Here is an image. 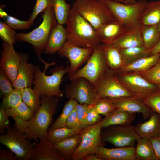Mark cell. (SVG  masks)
I'll return each mask as SVG.
<instances>
[{"instance_id": "91938a15", "label": "cell", "mask_w": 160, "mask_h": 160, "mask_svg": "<svg viewBox=\"0 0 160 160\" xmlns=\"http://www.w3.org/2000/svg\"><path fill=\"white\" fill-rule=\"evenodd\" d=\"M159 53L160 54V51L159 52Z\"/></svg>"}, {"instance_id": "6f0895ef", "label": "cell", "mask_w": 160, "mask_h": 160, "mask_svg": "<svg viewBox=\"0 0 160 160\" xmlns=\"http://www.w3.org/2000/svg\"><path fill=\"white\" fill-rule=\"evenodd\" d=\"M159 31L160 32V22L159 23Z\"/></svg>"}, {"instance_id": "6da1fadb", "label": "cell", "mask_w": 160, "mask_h": 160, "mask_svg": "<svg viewBox=\"0 0 160 160\" xmlns=\"http://www.w3.org/2000/svg\"><path fill=\"white\" fill-rule=\"evenodd\" d=\"M40 108L28 121V126L25 133L27 139L37 142L39 140H46L53 117L59 107L60 98L56 96H42Z\"/></svg>"}, {"instance_id": "816d5d0a", "label": "cell", "mask_w": 160, "mask_h": 160, "mask_svg": "<svg viewBox=\"0 0 160 160\" xmlns=\"http://www.w3.org/2000/svg\"><path fill=\"white\" fill-rule=\"evenodd\" d=\"M149 139L152 143L158 160H160V137L151 138Z\"/></svg>"}, {"instance_id": "bcb514c9", "label": "cell", "mask_w": 160, "mask_h": 160, "mask_svg": "<svg viewBox=\"0 0 160 160\" xmlns=\"http://www.w3.org/2000/svg\"><path fill=\"white\" fill-rule=\"evenodd\" d=\"M100 115L95 111L93 105H89L86 117L87 125L91 126L101 122L103 119Z\"/></svg>"}, {"instance_id": "30bf717a", "label": "cell", "mask_w": 160, "mask_h": 160, "mask_svg": "<svg viewBox=\"0 0 160 160\" xmlns=\"http://www.w3.org/2000/svg\"><path fill=\"white\" fill-rule=\"evenodd\" d=\"M117 75L132 96L141 101L160 91L157 85L149 82L138 73H117Z\"/></svg>"}, {"instance_id": "f6af8a7d", "label": "cell", "mask_w": 160, "mask_h": 160, "mask_svg": "<svg viewBox=\"0 0 160 160\" xmlns=\"http://www.w3.org/2000/svg\"><path fill=\"white\" fill-rule=\"evenodd\" d=\"M154 112L160 114V91L143 101Z\"/></svg>"}, {"instance_id": "7c38bea8", "label": "cell", "mask_w": 160, "mask_h": 160, "mask_svg": "<svg viewBox=\"0 0 160 160\" xmlns=\"http://www.w3.org/2000/svg\"><path fill=\"white\" fill-rule=\"evenodd\" d=\"M100 122L89 126L81 131V141L78 148L73 153L71 160H82L85 155L90 153H95L98 147L105 145V142L103 141L101 138L102 129Z\"/></svg>"}, {"instance_id": "7bdbcfd3", "label": "cell", "mask_w": 160, "mask_h": 160, "mask_svg": "<svg viewBox=\"0 0 160 160\" xmlns=\"http://www.w3.org/2000/svg\"><path fill=\"white\" fill-rule=\"evenodd\" d=\"M4 17L5 23L14 29L26 30L31 26L28 20H22L7 15Z\"/></svg>"}, {"instance_id": "ee69618b", "label": "cell", "mask_w": 160, "mask_h": 160, "mask_svg": "<svg viewBox=\"0 0 160 160\" xmlns=\"http://www.w3.org/2000/svg\"><path fill=\"white\" fill-rule=\"evenodd\" d=\"M89 105L78 103L75 107L81 128L84 129L88 126L86 122V117Z\"/></svg>"}, {"instance_id": "db71d44e", "label": "cell", "mask_w": 160, "mask_h": 160, "mask_svg": "<svg viewBox=\"0 0 160 160\" xmlns=\"http://www.w3.org/2000/svg\"><path fill=\"white\" fill-rule=\"evenodd\" d=\"M160 51V41L151 50L150 55L159 53Z\"/></svg>"}, {"instance_id": "d590c367", "label": "cell", "mask_w": 160, "mask_h": 160, "mask_svg": "<svg viewBox=\"0 0 160 160\" xmlns=\"http://www.w3.org/2000/svg\"><path fill=\"white\" fill-rule=\"evenodd\" d=\"M5 111L9 117H13L17 115L27 121L29 120L34 114L32 111L23 101L16 106L6 109Z\"/></svg>"}, {"instance_id": "f1b7e54d", "label": "cell", "mask_w": 160, "mask_h": 160, "mask_svg": "<svg viewBox=\"0 0 160 160\" xmlns=\"http://www.w3.org/2000/svg\"><path fill=\"white\" fill-rule=\"evenodd\" d=\"M136 142V160H158L149 139L140 137Z\"/></svg>"}, {"instance_id": "d4e9b609", "label": "cell", "mask_w": 160, "mask_h": 160, "mask_svg": "<svg viewBox=\"0 0 160 160\" xmlns=\"http://www.w3.org/2000/svg\"><path fill=\"white\" fill-rule=\"evenodd\" d=\"M136 113L117 109L105 116L100 122L101 128L115 125L131 124L135 119Z\"/></svg>"}, {"instance_id": "7402d4cb", "label": "cell", "mask_w": 160, "mask_h": 160, "mask_svg": "<svg viewBox=\"0 0 160 160\" xmlns=\"http://www.w3.org/2000/svg\"><path fill=\"white\" fill-rule=\"evenodd\" d=\"M149 119L135 126L137 133L140 137L150 139L160 137V114L154 112Z\"/></svg>"}, {"instance_id": "60d3db41", "label": "cell", "mask_w": 160, "mask_h": 160, "mask_svg": "<svg viewBox=\"0 0 160 160\" xmlns=\"http://www.w3.org/2000/svg\"><path fill=\"white\" fill-rule=\"evenodd\" d=\"M52 6V0H36L33 11L28 20L31 26L38 15L41 12H44L46 10Z\"/></svg>"}, {"instance_id": "7dc6e473", "label": "cell", "mask_w": 160, "mask_h": 160, "mask_svg": "<svg viewBox=\"0 0 160 160\" xmlns=\"http://www.w3.org/2000/svg\"><path fill=\"white\" fill-rule=\"evenodd\" d=\"M65 127L73 129L77 133L81 130L79 122L75 108L69 116Z\"/></svg>"}, {"instance_id": "9a60e30c", "label": "cell", "mask_w": 160, "mask_h": 160, "mask_svg": "<svg viewBox=\"0 0 160 160\" xmlns=\"http://www.w3.org/2000/svg\"><path fill=\"white\" fill-rule=\"evenodd\" d=\"M0 51V68L13 83L16 79L21 60V55L15 51L13 46L3 42Z\"/></svg>"}, {"instance_id": "680465c9", "label": "cell", "mask_w": 160, "mask_h": 160, "mask_svg": "<svg viewBox=\"0 0 160 160\" xmlns=\"http://www.w3.org/2000/svg\"><path fill=\"white\" fill-rule=\"evenodd\" d=\"M158 86L159 87V89L160 91V85H159Z\"/></svg>"}, {"instance_id": "ffe728a7", "label": "cell", "mask_w": 160, "mask_h": 160, "mask_svg": "<svg viewBox=\"0 0 160 160\" xmlns=\"http://www.w3.org/2000/svg\"><path fill=\"white\" fill-rule=\"evenodd\" d=\"M34 150L30 160H66L53 144L45 139L34 143Z\"/></svg>"}, {"instance_id": "8fae6325", "label": "cell", "mask_w": 160, "mask_h": 160, "mask_svg": "<svg viewBox=\"0 0 160 160\" xmlns=\"http://www.w3.org/2000/svg\"><path fill=\"white\" fill-rule=\"evenodd\" d=\"M71 81L65 91L66 98L80 104L94 105L100 97L95 85L86 79L79 77Z\"/></svg>"}, {"instance_id": "e0dca14e", "label": "cell", "mask_w": 160, "mask_h": 160, "mask_svg": "<svg viewBox=\"0 0 160 160\" xmlns=\"http://www.w3.org/2000/svg\"><path fill=\"white\" fill-rule=\"evenodd\" d=\"M21 60L16 79L12 83L14 88L22 89L33 84L36 66L28 63V55L20 53Z\"/></svg>"}, {"instance_id": "ab89813d", "label": "cell", "mask_w": 160, "mask_h": 160, "mask_svg": "<svg viewBox=\"0 0 160 160\" xmlns=\"http://www.w3.org/2000/svg\"><path fill=\"white\" fill-rule=\"evenodd\" d=\"M138 73L149 82L160 85V61L149 70Z\"/></svg>"}, {"instance_id": "277c9868", "label": "cell", "mask_w": 160, "mask_h": 160, "mask_svg": "<svg viewBox=\"0 0 160 160\" xmlns=\"http://www.w3.org/2000/svg\"><path fill=\"white\" fill-rule=\"evenodd\" d=\"M72 7L96 30L105 24L118 22L103 0H76Z\"/></svg>"}, {"instance_id": "d6986e66", "label": "cell", "mask_w": 160, "mask_h": 160, "mask_svg": "<svg viewBox=\"0 0 160 160\" xmlns=\"http://www.w3.org/2000/svg\"><path fill=\"white\" fill-rule=\"evenodd\" d=\"M96 30L101 43L108 44H111L126 33L138 30L126 29L118 22H116L102 25Z\"/></svg>"}, {"instance_id": "f907efd6", "label": "cell", "mask_w": 160, "mask_h": 160, "mask_svg": "<svg viewBox=\"0 0 160 160\" xmlns=\"http://www.w3.org/2000/svg\"><path fill=\"white\" fill-rule=\"evenodd\" d=\"M14 153L10 149H0V160H17Z\"/></svg>"}, {"instance_id": "836d02e7", "label": "cell", "mask_w": 160, "mask_h": 160, "mask_svg": "<svg viewBox=\"0 0 160 160\" xmlns=\"http://www.w3.org/2000/svg\"><path fill=\"white\" fill-rule=\"evenodd\" d=\"M78 103L74 100L69 99L65 104L61 114L49 127L48 131L65 127L69 116Z\"/></svg>"}, {"instance_id": "7a4b0ae2", "label": "cell", "mask_w": 160, "mask_h": 160, "mask_svg": "<svg viewBox=\"0 0 160 160\" xmlns=\"http://www.w3.org/2000/svg\"><path fill=\"white\" fill-rule=\"evenodd\" d=\"M65 24L66 40L92 49L101 44L96 30L72 7Z\"/></svg>"}, {"instance_id": "d6a6232c", "label": "cell", "mask_w": 160, "mask_h": 160, "mask_svg": "<svg viewBox=\"0 0 160 160\" xmlns=\"http://www.w3.org/2000/svg\"><path fill=\"white\" fill-rule=\"evenodd\" d=\"M71 4L65 0H52V8L59 24H65L71 9Z\"/></svg>"}, {"instance_id": "11a10c76", "label": "cell", "mask_w": 160, "mask_h": 160, "mask_svg": "<svg viewBox=\"0 0 160 160\" xmlns=\"http://www.w3.org/2000/svg\"><path fill=\"white\" fill-rule=\"evenodd\" d=\"M125 4H132L136 3L137 1L136 0H123Z\"/></svg>"}, {"instance_id": "74e56055", "label": "cell", "mask_w": 160, "mask_h": 160, "mask_svg": "<svg viewBox=\"0 0 160 160\" xmlns=\"http://www.w3.org/2000/svg\"><path fill=\"white\" fill-rule=\"evenodd\" d=\"M93 106L97 113L105 116L117 109L109 99L106 97H100Z\"/></svg>"}, {"instance_id": "52a82bcc", "label": "cell", "mask_w": 160, "mask_h": 160, "mask_svg": "<svg viewBox=\"0 0 160 160\" xmlns=\"http://www.w3.org/2000/svg\"><path fill=\"white\" fill-rule=\"evenodd\" d=\"M108 69L103 45L101 44L93 49L86 65L77 69L68 77L71 81L83 77L95 85Z\"/></svg>"}, {"instance_id": "3957f363", "label": "cell", "mask_w": 160, "mask_h": 160, "mask_svg": "<svg viewBox=\"0 0 160 160\" xmlns=\"http://www.w3.org/2000/svg\"><path fill=\"white\" fill-rule=\"evenodd\" d=\"M43 12L42 22L38 27L28 33H21L15 35L16 40L27 42L33 46L35 54L39 59L47 47L52 29L58 24L52 7Z\"/></svg>"}, {"instance_id": "cb8c5ba5", "label": "cell", "mask_w": 160, "mask_h": 160, "mask_svg": "<svg viewBox=\"0 0 160 160\" xmlns=\"http://www.w3.org/2000/svg\"><path fill=\"white\" fill-rule=\"evenodd\" d=\"M142 26L159 24L160 22V0L148 2L139 17Z\"/></svg>"}, {"instance_id": "e575fe53", "label": "cell", "mask_w": 160, "mask_h": 160, "mask_svg": "<svg viewBox=\"0 0 160 160\" xmlns=\"http://www.w3.org/2000/svg\"><path fill=\"white\" fill-rule=\"evenodd\" d=\"M77 134L73 129L65 127L48 131L46 140L54 144L62 141Z\"/></svg>"}, {"instance_id": "83f0119b", "label": "cell", "mask_w": 160, "mask_h": 160, "mask_svg": "<svg viewBox=\"0 0 160 160\" xmlns=\"http://www.w3.org/2000/svg\"><path fill=\"white\" fill-rule=\"evenodd\" d=\"M111 44L119 49L144 46L141 30L126 33L117 39Z\"/></svg>"}, {"instance_id": "ac0fdd59", "label": "cell", "mask_w": 160, "mask_h": 160, "mask_svg": "<svg viewBox=\"0 0 160 160\" xmlns=\"http://www.w3.org/2000/svg\"><path fill=\"white\" fill-rule=\"evenodd\" d=\"M95 154L101 160H136L133 146L107 148L100 146Z\"/></svg>"}, {"instance_id": "2e32d148", "label": "cell", "mask_w": 160, "mask_h": 160, "mask_svg": "<svg viewBox=\"0 0 160 160\" xmlns=\"http://www.w3.org/2000/svg\"><path fill=\"white\" fill-rule=\"evenodd\" d=\"M108 98L118 109L141 113L144 119H149L154 113L143 101L134 97Z\"/></svg>"}, {"instance_id": "f546056e", "label": "cell", "mask_w": 160, "mask_h": 160, "mask_svg": "<svg viewBox=\"0 0 160 160\" xmlns=\"http://www.w3.org/2000/svg\"><path fill=\"white\" fill-rule=\"evenodd\" d=\"M141 34L144 46L150 52L160 41L159 24L143 26Z\"/></svg>"}, {"instance_id": "9f6ffc18", "label": "cell", "mask_w": 160, "mask_h": 160, "mask_svg": "<svg viewBox=\"0 0 160 160\" xmlns=\"http://www.w3.org/2000/svg\"><path fill=\"white\" fill-rule=\"evenodd\" d=\"M113 1L119 2H121L124 4H125L124 1L123 0H111Z\"/></svg>"}, {"instance_id": "8d00e7d4", "label": "cell", "mask_w": 160, "mask_h": 160, "mask_svg": "<svg viewBox=\"0 0 160 160\" xmlns=\"http://www.w3.org/2000/svg\"><path fill=\"white\" fill-rule=\"evenodd\" d=\"M21 89L14 88L13 91L2 98L0 108L5 110L14 107L22 101Z\"/></svg>"}, {"instance_id": "4dcf8cb0", "label": "cell", "mask_w": 160, "mask_h": 160, "mask_svg": "<svg viewBox=\"0 0 160 160\" xmlns=\"http://www.w3.org/2000/svg\"><path fill=\"white\" fill-rule=\"evenodd\" d=\"M120 49L125 65L150 56V52L145 46Z\"/></svg>"}, {"instance_id": "ba28073f", "label": "cell", "mask_w": 160, "mask_h": 160, "mask_svg": "<svg viewBox=\"0 0 160 160\" xmlns=\"http://www.w3.org/2000/svg\"><path fill=\"white\" fill-rule=\"evenodd\" d=\"M101 136L103 141L110 143L116 147H133L140 137L135 126L131 124L106 127L102 130Z\"/></svg>"}, {"instance_id": "8992f818", "label": "cell", "mask_w": 160, "mask_h": 160, "mask_svg": "<svg viewBox=\"0 0 160 160\" xmlns=\"http://www.w3.org/2000/svg\"><path fill=\"white\" fill-rule=\"evenodd\" d=\"M117 21L125 28L141 30L143 26L139 22V17L147 0H138L136 3L127 4L111 0H103Z\"/></svg>"}, {"instance_id": "44dd1931", "label": "cell", "mask_w": 160, "mask_h": 160, "mask_svg": "<svg viewBox=\"0 0 160 160\" xmlns=\"http://www.w3.org/2000/svg\"><path fill=\"white\" fill-rule=\"evenodd\" d=\"M67 39L65 28L62 25L58 24L51 31L47 47L43 53L52 54L58 52L63 47Z\"/></svg>"}, {"instance_id": "5bb4252c", "label": "cell", "mask_w": 160, "mask_h": 160, "mask_svg": "<svg viewBox=\"0 0 160 160\" xmlns=\"http://www.w3.org/2000/svg\"><path fill=\"white\" fill-rule=\"evenodd\" d=\"M93 49L78 46L66 40L62 49L57 52L60 56L67 57L70 65L68 76L73 74L86 61L92 54Z\"/></svg>"}, {"instance_id": "9c48e42d", "label": "cell", "mask_w": 160, "mask_h": 160, "mask_svg": "<svg viewBox=\"0 0 160 160\" xmlns=\"http://www.w3.org/2000/svg\"><path fill=\"white\" fill-rule=\"evenodd\" d=\"M5 134L0 135V142L12 151L17 160H30L34 150L31 143L23 133L13 127L7 129Z\"/></svg>"}, {"instance_id": "b9f144b4", "label": "cell", "mask_w": 160, "mask_h": 160, "mask_svg": "<svg viewBox=\"0 0 160 160\" xmlns=\"http://www.w3.org/2000/svg\"><path fill=\"white\" fill-rule=\"evenodd\" d=\"M14 89L12 83L3 70L0 68V97L2 98L11 93Z\"/></svg>"}, {"instance_id": "484cf974", "label": "cell", "mask_w": 160, "mask_h": 160, "mask_svg": "<svg viewBox=\"0 0 160 160\" xmlns=\"http://www.w3.org/2000/svg\"><path fill=\"white\" fill-rule=\"evenodd\" d=\"M102 44L109 68L118 73L125 65L120 49L111 44Z\"/></svg>"}, {"instance_id": "f35d334b", "label": "cell", "mask_w": 160, "mask_h": 160, "mask_svg": "<svg viewBox=\"0 0 160 160\" xmlns=\"http://www.w3.org/2000/svg\"><path fill=\"white\" fill-rule=\"evenodd\" d=\"M16 33L14 29L6 23L0 21V37L4 42L13 46V44H16L15 35Z\"/></svg>"}, {"instance_id": "5b68a950", "label": "cell", "mask_w": 160, "mask_h": 160, "mask_svg": "<svg viewBox=\"0 0 160 160\" xmlns=\"http://www.w3.org/2000/svg\"><path fill=\"white\" fill-rule=\"evenodd\" d=\"M69 65L67 64L66 68L63 65L56 66L52 69L50 76H47L45 71L48 67L45 66L44 72H42L38 65L36 66L33 82V89L40 97L42 96H56L62 97L63 95L60 88L62 79L66 73H68Z\"/></svg>"}, {"instance_id": "4316f807", "label": "cell", "mask_w": 160, "mask_h": 160, "mask_svg": "<svg viewBox=\"0 0 160 160\" xmlns=\"http://www.w3.org/2000/svg\"><path fill=\"white\" fill-rule=\"evenodd\" d=\"M81 140V134L80 132L62 141L53 145L66 160H71L73 153L79 147Z\"/></svg>"}, {"instance_id": "4fadbf2b", "label": "cell", "mask_w": 160, "mask_h": 160, "mask_svg": "<svg viewBox=\"0 0 160 160\" xmlns=\"http://www.w3.org/2000/svg\"><path fill=\"white\" fill-rule=\"evenodd\" d=\"M95 85L100 97L113 99L133 97L118 80L117 73L109 68Z\"/></svg>"}, {"instance_id": "1f68e13d", "label": "cell", "mask_w": 160, "mask_h": 160, "mask_svg": "<svg viewBox=\"0 0 160 160\" xmlns=\"http://www.w3.org/2000/svg\"><path fill=\"white\" fill-rule=\"evenodd\" d=\"M21 92L22 101L35 114L39 109L41 105L40 96L31 87L22 89Z\"/></svg>"}, {"instance_id": "681fc988", "label": "cell", "mask_w": 160, "mask_h": 160, "mask_svg": "<svg viewBox=\"0 0 160 160\" xmlns=\"http://www.w3.org/2000/svg\"><path fill=\"white\" fill-rule=\"evenodd\" d=\"M12 118L15 122L13 127L19 131L25 134L28 126V121L23 119L17 115L15 116Z\"/></svg>"}, {"instance_id": "603a6c76", "label": "cell", "mask_w": 160, "mask_h": 160, "mask_svg": "<svg viewBox=\"0 0 160 160\" xmlns=\"http://www.w3.org/2000/svg\"><path fill=\"white\" fill-rule=\"evenodd\" d=\"M160 61V54L140 58L124 66L118 73H140L145 71Z\"/></svg>"}, {"instance_id": "f5cc1de1", "label": "cell", "mask_w": 160, "mask_h": 160, "mask_svg": "<svg viewBox=\"0 0 160 160\" xmlns=\"http://www.w3.org/2000/svg\"><path fill=\"white\" fill-rule=\"evenodd\" d=\"M82 160H101L94 153H90L84 156L82 159Z\"/></svg>"}, {"instance_id": "c3c4849f", "label": "cell", "mask_w": 160, "mask_h": 160, "mask_svg": "<svg viewBox=\"0 0 160 160\" xmlns=\"http://www.w3.org/2000/svg\"><path fill=\"white\" fill-rule=\"evenodd\" d=\"M5 110L0 108V133L1 135L5 134V129L10 127L11 125Z\"/></svg>"}]
</instances>
